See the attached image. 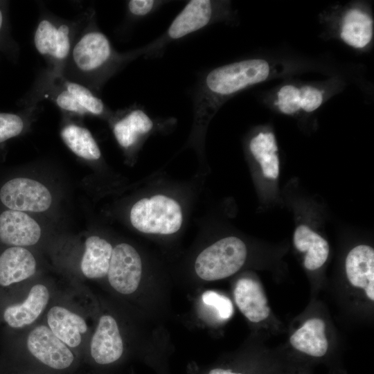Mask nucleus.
Returning a JSON list of instances; mask_svg holds the SVG:
<instances>
[{
	"label": "nucleus",
	"instance_id": "8",
	"mask_svg": "<svg viewBox=\"0 0 374 374\" xmlns=\"http://www.w3.org/2000/svg\"><path fill=\"white\" fill-rule=\"evenodd\" d=\"M0 199L9 209L22 212H43L52 203L51 193L44 185L24 177L5 183L0 190Z\"/></svg>",
	"mask_w": 374,
	"mask_h": 374
},
{
	"label": "nucleus",
	"instance_id": "15",
	"mask_svg": "<svg viewBox=\"0 0 374 374\" xmlns=\"http://www.w3.org/2000/svg\"><path fill=\"white\" fill-rule=\"evenodd\" d=\"M41 237L37 222L26 213L6 210L0 215V240L12 247H28L36 244Z\"/></svg>",
	"mask_w": 374,
	"mask_h": 374
},
{
	"label": "nucleus",
	"instance_id": "31",
	"mask_svg": "<svg viewBox=\"0 0 374 374\" xmlns=\"http://www.w3.org/2000/svg\"><path fill=\"white\" fill-rule=\"evenodd\" d=\"M208 374H242L239 372L233 371L231 369H225L222 368H214L209 371Z\"/></svg>",
	"mask_w": 374,
	"mask_h": 374
},
{
	"label": "nucleus",
	"instance_id": "25",
	"mask_svg": "<svg viewBox=\"0 0 374 374\" xmlns=\"http://www.w3.org/2000/svg\"><path fill=\"white\" fill-rule=\"evenodd\" d=\"M60 136L65 145L78 157L91 161L100 159V148L86 127L69 123L63 126Z\"/></svg>",
	"mask_w": 374,
	"mask_h": 374
},
{
	"label": "nucleus",
	"instance_id": "28",
	"mask_svg": "<svg viewBox=\"0 0 374 374\" xmlns=\"http://www.w3.org/2000/svg\"><path fill=\"white\" fill-rule=\"evenodd\" d=\"M202 301L215 308L222 319H228L233 314V307L231 300L222 294L214 291H206L202 294Z\"/></svg>",
	"mask_w": 374,
	"mask_h": 374
},
{
	"label": "nucleus",
	"instance_id": "30",
	"mask_svg": "<svg viewBox=\"0 0 374 374\" xmlns=\"http://www.w3.org/2000/svg\"><path fill=\"white\" fill-rule=\"evenodd\" d=\"M161 2L154 0H131L127 2V10L134 17H143L152 12Z\"/></svg>",
	"mask_w": 374,
	"mask_h": 374
},
{
	"label": "nucleus",
	"instance_id": "11",
	"mask_svg": "<svg viewBox=\"0 0 374 374\" xmlns=\"http://www.w3.org/2000/svg\"><path fill=\"white\" fill-rule=\"evenodd\" d=\"M48 100L63 112L79 116L88 115L73 96L63 86L60 75L46 70L37 78L21 104L26 107L36 105L39 101Z\"/></svg>",
	"mask_w": 374,
	"mask_h": 374
},
{
	"label": "nucleus",
	"instance_id": "2",
	"mask_svg": "<svg viewBox=\"0 0 374 374\" xmlns=\"http://www.w3.org/2000/svg\"><path fill=\"white\" fill-rule=\"evenodd\" d=\"M134 53H119L96 24L95 12L78 37L62 75L92 90H99Z\"/></svg>",
	"mask_w": 374,
	"mask_h": 374
},
{
	"label": "nucleus",
	"instance_id": "27",
	"mask_svg": "<svg viewBox=\"0 0 374 374\" xmlns=\"http://www.w3.org/2000/svg\"><path fill=\"white\" fill-rule=\"evenodd\" d=\"M25 125L23 114L0 112V143L19 135Z\"/></svg>",
	"mask_w": 374,
	"mask_h": 374
},
{
	"label": "nucleus",
	"instance_id": "14",
	"mask_svg": "<svg viewBox=\"0 0 374 374\" xmlns=\"http://www.w3.org/2000/svg\"><path fill=\"white\" fill-rule=\"evenodd\" d=\"M46 326L79 356L89 326L85 318L78 312L62 305H52L46 314Z\"/></svg>",
	"mask_w": 374,
	"mask_h": 374
},
{
	"label": "nucleus",
	"instance_id": "12",
	"mask_svg": "<svg viewBox=\"0 0 374 374\" xmlns=\"http://www.w3.org/2000/svg\"><path fill=\"white\" fill-rule=\"evenodd\" d=\"M326 98V90L321 86L287 83L276 91L273 104L280 113L294 116L315 112Z\"/></svg>",
	"mask_w": 374,
	"mask_h": 374
},
{
	"label": "nucleus",
	"instance_id": "26",
	"mask_svg": "<svg viewBox=\"0 0 374 374\" xmlns=\"http://www.w3.org/2000/svg\"><path fill=\"white\" fill-rule=\"evenodd\" d=\"M63 86L73 96L88 115L103 117L111 115L109 108L86 86L60 75Z\"/></svg>",
	"mask_w": 374,
	"mask_h": 374
},
{
	"label": "nucleus",
	"instance_id": "6",
	"mask_svg": "<svg viewBox=\"0 0 374 374\" xmlns=\"http://www.w3.org/2000/svg\"><path fill=\"white\" fill-rule=\"evenodd\" d=\"M245 244L235 236L224 238L204 249L197 257L195 271L199 278L213 281L231 276L244 265Z\"/></svg>",
	"mask_w": 374,
	"mask_h": 374
},
{
	"label": "nucleus",
	"instance_id": "17",
	"mask_svg": "<svg viewBox=\"0 0 374 374\" xmlns=\"http://www.w3.org/2000/svg\"><path fill=\"white\" fill-rule=\"evenodd\" d=\"M113 123L112 131L119 145L128 150L135 146L139 139L154 127V122L148 114L139 107L118 110Z\"/></svg>",
	"mask_w": 374,
	"mask_h": 374
},
{
	"label": "nucleus",
	"instance_id": "24",
	"mask_svg": "<svg viewBox=\"0 0 374 374\" xmlns=\"http://www.w3.org/2000/svg\"><path fill=\"white\" fill-rule=\"evenodd\" d=\"M249 148L259 163L263 175L267 178L276 179L279 174V159L274 133L270 131L259 132L251 139Z\"/></svg>",
	"mask_w": 374,
	"mask_h": 374
},
{
	"label": "nucleus",
	"instance_id": "32",
	"mask_svg": "<svg viewBox=\"0 0 374 374\" xmlns=\"http://www.w3.org/2000/svg\"><path fill=\"white\" fill-rule=\"evenodd\" d=\"M28 374H51V373L32 366V367L30 368V373Z\"/></svg>",
	"mask_w": 374,
	"mask_h": 374
},
{
	"label": "nucleus",
	"instance_id": "13",
	"mask_svg": "<svg viewBox=\"0 0 374 374\" xmlns=\"http://www.w3.org/2000/svg\"><path fill=\"white\" fill-rule=\"evenodd\" d=\"M337 32L339 38L347 46L365 50L373 42L374 35L371 10L360 3L345 8L339 19Z\"/></svg>",
	"mask_w": 374,
	"mask_h": 374
},
{
	"label": "nucleus",
	"instance_id": "9",
	"mask_svg": "<svg viewBox=\"0 0 374 374\" xmlns=\"http://www.w3.org/2000/svg\"><path fill=\"white\" fill-rule=\"evenodd\" d=\"M142 276V262L138 251L127 243H120L112 250L107 279L118 293L128 295L139 286Z\"/></svg>",
	"mask_w": 374,
	"mask_h": 374
},
{
	"label": "nucleus",
	"instance_id": "1",
	"mask_svg": "<svg viewBox=\"0 0 374 374\" xmlns=\"http://www.w3.org/2000/svg\"><path fill=\"white\" fill-rule=\"evenodd\" d=\"M288 69L282 62L250 58L211 70L202 80L195 97L197 121L204 123L238 92L284 73Z\"/></svg>",
	"mask_w": 374,
	"mask_h": 374
},
{
	"label": "nucleus",
	"instance_id": "18",
	"mask_svg": "<svg viewBox=\"0 0 374 374\" xmlns=\"http://www.w3.org/2000/svg\"><path fill=\"white\" fill-rule=\"evenodd\" d=\"M346 273L349 282L355 287L364 290L367 297L374 301V249L361 244L348 253Z\"/></svg>",
	"mask_w": 374,
	"mask_h": 374
},
{
	"label": "nucleus",
	"instance_id": "22",
	"mask_svg": "<svg viewBox=\"0 0 374 374\" xmlns=\"http://www.w3.org/2000/svg\"><path fill=\"white\" fill-rule=\"evenodd\" d=\"M325 322L318 318L308 319L292 334L290 344L296 350L313 357L323 356L328 348Z\"/></svg>",
	"mask_w": 374,
	"mask_h": 374
},
{
	"label": "nucleus",
	"instance_id": "5",
	"mask_svg": "<svg viewBox=\"0 0 374 374\" xmlns=\"http://www.w3.org/2000/svg\"><path fill=\"white\" fill-rule=\"evenodd\" d=\"M130 222L138 231L151 234L170 235L181 226V208L174 199L163 195L142 198L130 211Z\"/></svg>",
	"mask_w": 374,
	"mask_h": 374
},
{
	"label": "nucleus",
	"instance_id": "7",
	"mask_svg": "<svg viewBox=\"0 0 374 374\" xmlns=\"http://www.w3.org/2000/svg\"><path fill=\"white\" fill-rule=\"evenodd\" d=\"M230 3L224 1L191 0L173 19L166 35L176 40L216 21L226 19Z\"/></svg>",
	"mask_w": 374,
	"mask_h": 374
},
{
	"label": "nucleus",
	"instance_id": "20",
	"mask_svg": "<svg viewBox=\"0 0 374 374\" xmlns=\"http://www.w3.org/2000/svg\"><path fill=\"white\" fill-rule=\"evenodd\" d=\"M33 253L21 247H11L0 255V285L8 287L25 280L36 272Z\"/></svg>",
	"mask_w": 374,
	"mask_h": 374
},
{
	"label": "nucleus",
	"instance_id": "21",
	"mask_svg": "<svg viewBox=\"0 0 374 374\" xmlns=\"http://www.w3.org/2000/svg\"><path fill=\"white\" fill-rule=\"evenodd\" d=\"M84 251L80 269L89 279H100L107 275L113 247L106 240L98 236L89 237L84 243Z\"/></svg>",
	"mask_w": 374,
	"mask_h": 374
},
{
	"label": "nucleus",
	"instance_id": "10",
	"mask_svg": "<svg viewBox=\"0 0 374 374\" xmlns=\"http://www.w3.org/2000/svg\"><path fill=\"white\" fill-rule=\"evenodd\" d=\"M124 350L116 320L110 314H102L89 344L91 362L98 366L114 365L123 357Z\"/></svg>",
	"mask_w": 374,
	"mask_h": 374
},
{
	"label": "nucleus",
	"instance_id": "29",
	"mask_svg": "<svg viewBox=\"0 0 374 374\" xmlns=\"http://www.w3.org/2000/svg\"><path fill=\"white\" fill-rule=\"evenodd\" d=\"M8 2L0 1V50L8 48V45L14 48V42L9 30Z\"/></svg>",
	"mask_w": 374,
	"mask_h": 374
},
{
	"label": "nucleus",
	"instance_id": "4",
	"mask_svg": "<svg viewBox=\"0 0 374 374\" xmlns=\"http://www.w3.org/2000/svg\"><path fill=\"white\" fill-rule=\"evenodd\" d=\"M26 349L34 367L51 374L73 371L78 355L56 337L46 324L35 326L28 334Z\"/></svg>",
	"mask_w": 374,
	"mask_h": 374
},
{
	"label": "nucleus",
	"instance_id": "16",
	"mask_svg": "<svg viewBox=\"0 0 374 374\" xmlns=\"http://www.w3.org/2000/svg\"><path fill=\"white\" fill-rule=\"evenodd\" d=\"M51 292L42 283L33 285L25 299L10 305L3 312L6 323L13 328H22L32 325L42 315L48 305Z\"/></svg>",
	"mask_w": 374,
	"mask_h": 374
},
{
	"label": "nucleus",
	"instance_id": "3",
	"mask_svg": "<svg viewBox=\"0 0 374 374\" xmlns=\"http://www.w3.org/2000/svg\"><path fill=\"white\" fill-rule=\"evenodd\" d=\"M93 12L89 10L73 19H62L51 12L40 15L33 44L46 60L48 70L62 75L73 46Z\"/></svg>",
	"mask_w": 374,
	"mask_h": 374
},
{
	"label": "nucleus",
	"instance_id": "23",
	"mask_svg": "<svg viewBox=\"0 0 374 374\" xmlns=\"http://www.w3.org/2000/svg\"><path fill=\"white\" fill-rule=\"evenodd\" d=\"M293 242L301 252H305L303 261L308 270L321 267L326 261L329 253L328 242L308 226H299L294 233Z\"/></svg>",
	"mask_w": 374,
	"mask_h": 374
},
{
	"label": "nucleus",
	"instance_id": "19",
	"mask_svg": "<svg viewBox=\"0 0 374 374\" xmlns=\"http://www.w3.org/2000/svg\"><path fill=\"white\" fill-rule=\"evenodd\" d=\"M233 296L238 308L250 321L258 323L269 315L267 299L258 281L251 278H240L235 284Z\"/></svg>",
	"mask_w": 374,
	"mask_h": 374
}]
</instances>
